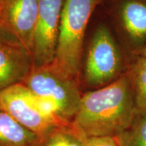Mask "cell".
Returning <instances> with one entry per match:
<instances>
[{
    "mask_svg": "<svg viewBox=\"0 0 146 146\" xmlns=\"http://www.w3.org/2000/svg\"><path fill=\"white\" fill-rule=\"evenodd\" d=\"M137 116L127 72L100 89L83 93L70 126L78 136L115 137L127 129Z\"/></svg>",
    "mask_w": 146,
    "mask_h": 146,
    "instance_id": "cell-1",
    "label": "cell"
},
{
    "mask_svg": "<svg viewBox=\"0 0 146 146\" xmlns=\"http://www.w3.org/2000/svg\"><path fill=\"white\" fill-rule=\"evenodd\" d=\"M131 60L111 29L100 24L87 48L83 68L85 85L94 90L112 83L127 72Z\"/></svg>",
    "mask_w": 146,
    "mask_h": 146,
    "instance_id": "cell-2",
    "label": "cell"
},
{
    "mask_svg": "<svg viewBox=\"0 0 146 146\" xmlns=\"http://www.w3.org/2000/svg\"><path fill=\"white\" fill-rule=\"evenodd\" d=\"M102 0H65L54 62L67 74L78 78L87 25Z\"/></svg>",
    "mask_w": 146,
    "mask_h": 146,
    "instance_id": "cell-3",
    "label": "cell"
},
{
    "mask_svg": "<svg viewBox=\"0 0 146 146\" xmlns=\"http://www.w3.org/2000/svg\"><path fill=\"white\" fill-rule=\"evenodd\" d=\"M22 83L35 96L52 102L60 120L70 123L83 94L78 78L67 74L53 61L33 68Z\"/></svg>",
    "mask_w": 146,
    "mask_h": 146,
    "instance_id": "cell-4",
    "label": "cell"
},
{
    "mask_svg": "<svg viewBox=\"0 0 146 146\" xmlns=\"http://www.w3.org/2000/svg\"><path fill=\"white\" fill-rule=\"evenodd\" d=\"M0 107L24 128L41 137L62 123L45 113L35 95L20 83L0 91Z\"/></svg>",
    "mask_w": 146,
    "mask_h": 146,
    "instance_id": "cell-5",
    "label": "cell"
},
{
    "mask_svg": "<svg viewBox=\"0 0 146 146\" xmlns=\"http://www.w3.org/2000/svg\"><path fill=\"white\" fill-rule=\"evenodd\" d=\"M114 19L121 45L129 58L146 44V0H102Z\"/></svg>",
    "mask_w": 146,
    "mask_h": 146,
    "instance_id": "cell-6",
    "label": "cell"
},
{
    "mask_svg": "<svg viewBox=\"0 0 146 146\" xmlns=\"http://www.w3.org/2000/svg\"><path fill=\"white\" fill-rule=\"evenodd\" d=\"M38 0H1L0 33L21 45L33 56Z\"/></svg>",
    "mask_w": 146,
    "mask_h": 146,
    "instance_id": "cell-7",
    "label": "cell"
},
{
    "mask_svg": "<svg viewBox=\"0 0 146 146\" xmlns=\"http://www.w3.org/2000/svg\"><path fill=\"white\" fill-rule=\"evenodd\" d=\"M65 0H38L33 48V68L54 61Z\"/></svg>",
    "mask_w": 146,
    "mask_h": 146,
    "instance_id": "cell-8",
    "label": "cell"
},
{
    "mask_svg": "<svg viewBox=\"0 0 146 146\" xmlns=\"http://www.w3.org/2000/svg\"><path fill=\"white\" fill-rule=\"evenodd\" d=\"M33 68L32 54L0 33V91L23 83Z\"/></svg>",
    "mask_w": 146,
    "mask_h": 146,
    "instance_id": "cell-9",
    "label": "cell"
},
{
    "mask_svg": "<svg viewBox=\"0 0 146 146\" xmlns=\"http://www.w3.org/2000/svg\"><path fill=\"white\" fill-rule=\"evenodd\" d=\"M39 138L0 110V146H36Z\"/></svg>",
    "mask_w": 146,
    "mask_h": 146,
    "instance_id": "cell-10",
    "label": "cell"
},
{
    "mask_svg": "<svg viewBox=\"0 0 146 146\" xmlns=\"http://www.w3.org/2000/svg\"><path fill=\"white\" fill-rule=\"evenodd\" d=\"M127 74L132 88L136 114L146 112V58H131Z\"/></svg>",
    "mask_w": 146,
    "mask_h": 146,
    "instance_id": "cell-11",
    "label": "cell"
},
{
    "mask_svg": "<svg viewBox=\"0 0 146 146\" xmlns=\"http://www.w3.org/2000/svg\"><path fill=\"white\" fill-rule=\"evenodd\" d=\"M36 146H83V144L70 125H64L55 127L39 137Z\"/></svg>",
    "mask_w": 146,
    "mask_h": 146,
    "instance_id": "cell-12",
    "label": "cell"
},
{
    "mask_svg": "<svg viewBox=\"0 0 146 146\" xmlns=\"http://www.w3.org/2000/svg\"><path fill=\"white\" fill-rule=\"evenodd\" d=\"M114 138L118 146H146V112L137 115L130 127Z\"/></svg>",
    "mask_w": 146,
    "mask_h": 146,
    "instance_id": "cell-13",
    "label": "cell"
},
{
    "mask_svg": "<svg viewBox=\"0 0 146 146\" xmlns=\"http://www.w3.org/2000/svg\"><path fill=\"white\" fill-rule=\"evenodd\" d=\"M80 138L83 146H118L116 139L112 137H80Z\"/></svg>",
    "mask_w": 146,
    "mask_h": 146,
    "instance_id": "cell-14",
    "label": "cell"
},
{
    "mask_svg": "<svg viewBox=\"0 0 146 146\" xmlns=\"http://www.w3.org/2000/svg\"><path fill=\"white\" fill-rule=\"evenodd\" d=\"M137 56H141L146 58V44L144 45L143 48L141 49V50L140 51Z\"/></svg>",
    "mask_w": 146,
    "mask_h": 146,
    "instance_id": "cell-15",
    "label": "cell"
},
{
    "mask_svg": "<svg viewBox=\"0 0 146 146\" xmlns=\"http://www.w3.org/2000/svg\"><path fill=\"white\" fill-rule=\"evenodd\" d=\"M0 110H1V107H0Z\"/></svg>",
    "mask_w": 146,
    "mask_h": 146,
    "instance_id": "cell-16",
    "label": "cell"
},
{
    "mask_svg": "<svg viewBox=\"0 0 146 146\" xmlns=\"http://www.w3.org/2000/svg\"><path fill=\"white\" fill-rule=\"evenodd\" d=\"M0 1H1V0H0Z\"/></svg>",
    "mask_w": 146,
    "mask_h": 146,
    "instance_id": "cell-17",
    "label": "cell"
}]
</instances>
